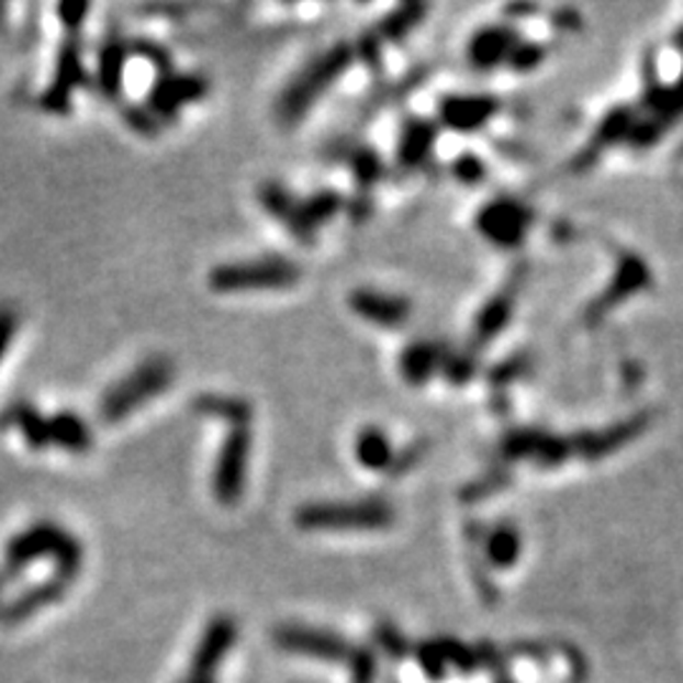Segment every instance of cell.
I'll list each match as a JSON object with an SVG mask.
<instances>
[{
	"instance_id": "34",
	"label": "cell",
	"mask_w": 683,
	"mask_h": 683,
	"mask_svg": "<svg viewBox=\"0 0 683 683\" xmlns=\"http://www.w3.org/2000/svg\"><path fill=\"white\" fill-rule=\"evenodd\" d=\"M0 587H3V578H0Z\"/></svg>"
},
{
	"instance_id": "16",
	"label": "cell",
	"mask_w": 683,
	"mask_h": 683,
	"mask_svg": "<svg viewBox=\"0 0 683 683\" xmlns=\"http://www.w3.org/2000/svg\"><path fill=\"white\" fill-rule=\"evenodd\" d=\"M0 426L15 428L21 438L26 440L33 451H44L52 446V433H48V418L41 415L36 407L29 403H13L8 411L0 415Z\"/></svg>"
},
{
	"instance_id": "28",
	"label": "cell",
	"mask_w": 683,
	"mask_h": 683,
	"mask_svg": "<svg viewBox=\"0 0 683 683\" xmlns=\"http://www.w3.org/2000/svg\"><path fill=\"white\" fill-rule=\"evenodd\" d=\"M374 640H378V646L390 658H403L407 656V651H411L403 632H400L395 626H390V623H378V626H374Z\"/></svg>"
},
{
	"instance_id": "31",
	"label": "cell",
	"mask_w": 683,
	"mask_h": 683,
	"mask_svg": "<svg viewBox=\"0 0 683 683\" xmlns=\"http://www.w3.org/2000/svg\"><path fill=\"white\" fill-rule=\"evenodd\" d=\"M349 683H374V656L365 648H355L349 658Z\"/></svg>"
},
{
	"instance_id": "6",
	"label": "cell",
	"mask_w": 683,
	"mask_h": 683,
	"mask_svg": "<svg viewBox=\"0 0 683 683\" xmlns=\"http://www.w3.org/2000/svg\"><path fill=\"white\" fill-rule=\"evenodd\" d=\"M251 430L248 428H231L228 436L223 438L215 456L213 466V496L223 506H233L244 499L246 479H248V458H251Z\"/></svg>"
},
{
	"instance_id": "15",
	"label": "cell",
	"mask_w": 683,
	"mask_h": 683,
	"mask_svg": "<svg viewBox=\"0 0 683 683\" xmlns=\"http://www.w3.org/2000/svg\"><path fill=\"white\" fill-rule=\"evenodd\" d=\"M130 46L122 38H110L99 48L97 61V87L107 99H116L122 94L124 71H127Z\"/></svg>"
},
{
	"instance_id": "2",
	"label": "cell",
	"mask_w": 683,
	"mask_h": 683,
	"mask_svg": "<svg viewBox=\"0 0 683 683\" xmlns=\"http://www.w3.org/2000/svg\"><path fill=\"white\" fill-rule=\"evenodd\" d=\"M355 61V46L347 41L329 46L327 52L314 56L294 79L289 81L277 99V120L281 127H294L316 104V99L327 94L332 85Z\"/></svg>"
},
{
	"instance_id": "4",
	"label": "cell",
	"mask_w": 683,
	"mask_h": 683,
	"mask_svg": "<svg viewBox=\"0 0 683 683\" xmlns=\"http://www.w3.org/2000/svg\"><path fill=\"white\" fill-rule=\"evenodd\" d=\"M175 380V362L165 355H153L124 374L120 382L107 390L99 405L104 423H120L139 411L149 400L163 395Z\"/></svg>"
},
{
	"instance_id": "21",
	"label": "cell",
	"mask_w": 683,
	"mask_h": 683,
	"mask_svg": "<svg viewBox=\"0 0 683 683\" xmlns=\"http://www.w3.org/2000/svg\"><path fill=\"white\" fill-rule=\"evenodd\" d=\"M345 208H347V198L337 193V190H332V188L316 190V193H312L310 198L299 200L302 221H304L306 231H310L314 238H316V231H320V226H324V223L335 219L339 211H345Z\"/></svg>"
},
{
	"instance_id": "10",
	"label": "cell",
	"mask_w": 683,
	"mask_h": 683,
	"mask_svg": "<svg viewBox=\"0 0 683 683\" xmlns=\"http://www.w3.org/2000/svg\"><path fill=\"white\" fill-rule=\"evenodd\" d=\"M347 304L352 314L360 316V320L374 324V327H385V329H398L403 327L411 316V302L405 296L388 294V291L360 287L352 289L347 296Z\"/></svg>"
},
{
	"instance_id": "24",
	"label": "cell",
	"mask_w": 683,
	"mask_h": 683,
	"mask_svg": "<svg viewBox=\"0 0 683 683\" xmlns=\"http://www.w3.org/2000/svg\"><path fill=\"white\" fill-rule=\"evenodd\" d=\"M519 535L512 527H499L486 537V557L496 570H510L519 560Z\"/></svg>"
},
{
	"instance_id": "8",
	"label": "cell",
	"mask_w": 683,
	"mask_h": 683,
	"mask_svg": "<svg viewBox=\"0 0 683 683\" xmlns=\"http://www.w3.org/2000/svg\"><path fill=\"white\" fill-rule=\"evenodd\" d=\"M273 640H277V646L281 648V651L316 658V661L339 663V661H349L355 653V648L349 646L345 638H339L329 630H316V628H306V626L279 628Z\"/></svg>"
},
{
	"instance_id": "7",
	"label": "cell",
	"mask_w": 683,
	"mask_h": 683,
	"mask_svg": "<svg viewBox=\"0 0 683 683\" xmlns=\"http://www.w3.org/2000/svg\"><path fill=\"white\" fill-rule=\"evenodd\" d=\"M208 91H211V81L203 74H160L147 94V110L160 122L172 120L182 107L200 102Z\"/></svg>"
},
{
	"instance_id": "33",
	"label": "cell",
	"mask_w": 683,
	"mask_h": 683,
	"mask_svg": "<svg viewBox=\"0 0 683 683\" xmlns=\"http://www.w3.org/2000/svg\"><path fill=\"white\" fill-rule=\"evenodd\" d=\"M56 13L66 26V31L77 33L81 29V23H85V19H87L89 5L87 3H61L56 8Z\"/></svg>"
},
{
	"instance_id": "18",
	"label": "cell",
	"mask_w": 683,
	"mask_h": 683,
	"mask_svg": "<svg viewBox=\"0 0 683 683\" xmlns=\"http://www.w3.org/2000/svg\"><path fill=\"white\" fill-rule=\"evenodd\" d=\"M48 433H52V444L69 454H87L91 451V444H94L87 421L71 411H58L52 415L48 418Z\"/></svg>"
},
{
	"instance_id": "9",
	"label": "cell",
	"mask_w": 683,
	"mask_h": 683,
	"mask_svg": "<svg viewBox=\"0 0 683 683\" xmlns=\"http://www.w3.org/2000/svg\"><path fill=\"white\" fill-rule=\"evenodd\" d=\"M85 81H87V69H85V58H81V46H79V41L71 36L64 41L61 48H58L54 85L44 91V97H41V107L54 114L69 112L74 89H79Z\"/></svg>"
},
{
	"instance_id": "35",
	"label": "cell",
	"mask_w": 683,
	"mask_h": 683,
	"mask_svg": "<svg viewBox=\"0 0 683 683\" xmlns=\"http://www.w3.org/2000/svg\"><path fill=\"white\" fill-rule=\"evenodd\" d=\"M499 683H512V681H499Z\"/></svg>"
},
{
	"instance_id": "32",
	"label": "cell",
	"mask_w": 683,
	"mask_h": 683,
	"mask_svg": "<svg viewBox=\"0 0 683 683\" xmlns=\"http://www.w3.org/2000/svg\"><path fill=\"white\" fill-rule=\"evenodd\" d=\"M19 332V314H15L11 306H0V360H3L8 347Z\"/></svg>"
},
{
	"instance_id": "5",
	"label": "cell",
	"mask_w": 683,
	"mask_h": 683,
	"mask_svg": "<svg viewBox=\"0 0 683 683\" xmlns=\"http://www.w3.org/2000/svg\"><path fill=\"white\" fill-rule=\"evenodd\" d=\"M302 279V269L287 256H264L251 261L221 264L208 273V289L215 294H248V291L291 289Z\"/></svg>"
},
{
	"instance_id": "1",
	"label": "cell",
	"mask_w": 683,
	"mask_h": 683,
	"mask_svg": "<svg viewBox=\"0 0 683 683\" xmlns=\"http://www.w3.org/2000/svg\"><path fill=\"white\" fill-rule=\"evenodd\" d=\"M38 560H52L56 564V578L71 582L79 578L85 564V549L71 531L54 522H38L19 531L5 545V574H19Z\"/></svg>"
},
{
	"instance_id": "29",
	"label": "cell",
	"mask_w": 683,
	"mask_h": 683,
	"mask_svg": "<svg viewBox=\"0 0 683 683\" xmlns=\"http://www.w3.org/2000/svg\"><path fill=\"white\" fill-rule=\"evenodd\" d=\"M130 52L137 54L139 58H145V61L153 64L160 74H170V54H168V48L157 44V41L139 38L137 44L130 46Z\"/></svg>"
},
{
	"instance_id": "3",
	"label": "cell",
	"mask_w": 683,
	"mask_h": 683,
	"mask_svg": "<svg viewBox=\"0 0 683 683\" xmlns=\"http://www.w3.org/2000/svg\"><path fill=\"white\" fill-rule=\"evenodd\" d=\"M395 510L385 499L312 502L299 506L294 524L302 531H380L393 527Z\"/></svg>"
},
{
	"instance_id": "12",
	"label": "cell",
	"mask_w": 683,
	"mask_h": 683,
	"mask_svg": "<svg viewBox=\"0 0 683 683\" xmlns=\"http://www.w3.org/2000/svg\"><path fill=\"white\" fill-rule=\"evenodd\" d=\"M258 203L271 219H277L284 223L289 228V233L294 238L302 240V244H314V236L306 231L304 221H302V211H299V200L291 195V190L287 186H281L277 180H266L258 186Z\"/></svg>"
},
{
	"instance_id": "26",
	"label": "cell",
	"mask_w": 683,
	"mask_h": 683,
	"mask_svg": "<svg viewBox=\"0 0 683 683\" xmlns=\"http://www.w3.org/2000/svg\"><path fill=\"white\" fill-rule=\"evenodd\" d=\"M436 646H438V651L444 653L446 663L454 665L456 671L471 673L473 669H477V656H473L471 648H466L463 643H458V640L440 638V640H436Z\"/></svg>"
},
{
	"instance_id": "22",
	"label": "cell",
	"mask_w": 683,
	"mask_h": 683,
	"mask_svg": "<svg viewBox=\"0 0 683 683\" xmlns=\"http://www.w3.org/2000/svg\"><path fill=\"white\" fill-rule=\"evenodd\" d=\"M438 365H440V349L433 345V342H413L411 347L403 349V355H400L398 360V368L403 372V378L407 382H413V385L426 382Z\"/></svg>"
},
{
	"instance_id": "13",
	"label": "cell",
	"mask_w": 683,
	"mask_h": 683,
	"mask_svg": "<svg viewBox=\"0 0 683 683\" xmlns=\"http://www.w3.org/2000/svg\"><path fill=\"white\" fill-rule=\"evenodd\" d=\"M66 587H69V582L54 578L48 582H41L36 587L23 590L19 597H13L11 603L0 607V623H3V626H15V623L33 618V615L44 611V607L58 603V600L66 595Z\"/></svg>"
},
{
	"instance_id": "30",
	"label": "cell",
	"mask_w": 683,
	"mask_h": 683,
	"mask_svg": "<svg viewBox=\"0 0 683 683\" xmlns=\"http://www.w3.org/2000/svg\"><path fill=\"white\" fill-rule=\"evenodd\" d=\"M122 114H124V122H127L135 132H139V135H157V132H160V120L147 110V104L124 107Z\"/></svg>"
},
{
	"instance_id": "11",
	"label": "cell",
	"mask_w": 683,
	"mask_h": 683,
	"mask_svg": "<svg viewBox=\"0 0 683 683\" xmlns=\"http://www.w3.org/2000/svg\"><path fill=\"white\" fill-rule=\"evenodd\" d=\"M238 628L233 618L228 615H219V618L211 620V626L205 628L203 638L193 653V661H190V679L198 681H215V671L223 663V658L228 656V651L236 643Z\"/></svg>"
},
{
	"instance_id": "14",
	"label": "cell",
	"mask_w": 683,
	"mask_h": 683,
	"mask_svg": "<svg viewBox=\"0 0 683 683\" xmlns=\"http://www.w3.org/2000/svg\"><path fill=\"white\" fill-rule=\"evenodd\" d=\"M190 411L203 415V418L228 423L231 428H248L254 421V405L238 395L203 393L190 400Z\"/></svg>"
},
{
	"instance_id": "27",
	"label": "cell",
	"mask_w": 683,
	"mask_h": 683,
	"mask_svg": "<svg viewBox=\"0 0 683 683\" xmlns=\"http://www.w3.org/2000/svg\"><path fill=\"white\" fill-rule=\"evenodd\" d=\"M415 658H418V663H421L423 673H426V676H428L430 681L446 679L448 663H446L444 653L438 651L436 640H433V643H423V646H418V651H415Z\"/></svg>"
},
{
	"instance_id": "25",
	"label": "cell",
	"mask_w": 683,
	"mask_h": 683,
	"mask_svg": "<svg viewBox=\"0 0 683 683\" xmlns=\"http://www.w3.org/2000/svg\"><path fill=\"white\" fill-rule=\"evenodd\" d=\"M423 11H426V8H423V5L395 8L393 13H388L385 19L378 23V29H374V33H378L380 41L382 38H388V41L403 38V36H407V33L415 29V23L423 19Z\"/></svg>"
},
{
	"instance_id": "20",
	"label": "cell",
	"mask_w": 683,
	"mask_h": 683,
	"mask_svg": "<svg viewBox=\"0 0 683 683\" xmlns=\"http://www.w3.org/2000/svg\"><path fill=\"white\" fill-rule=\"evenodd\" d=\"M489 112L491 104L484 97H448L440 104V120H444V124L461 132L477 130L479 124H484Z\"/></svg>"
},
{
	"instance_id": "19",
	"label": "cell",
	"mask_w": 683,
	"mask_h": 683,
	"mask_svg": "<svg viewBox=\"0 0 683 683\" xmlns=\"http://www.w3.org/2000/svg\"><path fill=\"white\" fill-rule=\"evenodd\" d=\"M352 451L357 463L368 471H390L395 461L393 444H390L388 433L378 426H368L357 433Z\"/></svg>"
},
{
	"instance_id": "23",
	"label": "cell",
	"mask_w": 683,
	"mask_h": 683,
	"mask_svg": "<svg viewBox=\"0 0 683 683\" xmlns=\"http://www.w3.org/2000/svg\"><path fill=\"white\" fill-rule=\"evenodd\" d=\"M345 163L352 170L357 186L370 188L382 175V157L368 145H352L345 149Z\"/></svg>"
},
{
	"instance_id": "17",
	"label": "cell",
	"mask_w": 683,
	"mask_h": 683,
	"mask_svg": "<svg viewBox=\"0 0 683 683\" xmlns=\"http://www.w3.org/2000/svg\"><path fill=\"white\" fill-rule=\"evenodd\" d=\"M433 143H436V127L428 120L411 116L398 137V165H403V168L421 165L433 149Z\"/></svg>"
}]
</instances>
